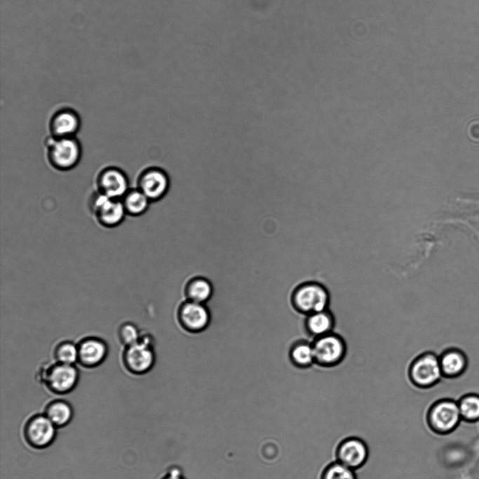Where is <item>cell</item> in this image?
Returning a JSON list of instances; mask_svg holds the SVG:
<instances>
[{
  "mask_svg": "<svg viewBox=\"0 0 479 479\" xmlns=\"http://www.w3.org/2000/svg\"><path fill=\"white\" fill-rule=\"evenodd\" d=\"M43 414L57 428H62L72 421L74 409L68 401L63 399H55L46 405Z\"/></svg>",
  "mask_w": 479,
  "mask_h": 479,
  "instance_id": "obj_18",
  "label": "cell"
},
{
  "mask_svg": "<svg viewBox=\"0 0 479 479\" xmlns=\"http://www.w3.org/2000/svg\"><path fill=\"white\" fill-rule=\"evenodd\" d=\"M292 304L299 312L309 314L329 309L330 294L318 282H307L297 287L292 294Z\"/></svg>",
  "mask_w": 479,
  "mask_h": 479,
  "instance_id": "obj_5",
  "label": "cell"
},
{
  "mask_svg": "<svg viewBox=\"0 0 479 479\" xmlns=\"http://www.w3.org/2000/svg\"><path fill=\"white\" fill-rule=\"evenodd\" d=\"M305 327L309 335L313 339L333 332L335 317L329 309L306 315Z\"/></svg>",
  "mask_w": 479,
  "mask_h": 479,
  "instance_id": "obj_17",
  "label": "cell"
},
{
  "mask_svg": "<svg viewBox=\"0 0 479 479\" xmlns=\"http://www.w3.org/2000/svg\"><path fill=\"white\" fill-rule=\"evenodd\" d=\"M290 357L295 365L308 368L315 364L312 342L302 341L295 343L290 350Z\"/></svg>",
  "mask_w": 479,
  "mask_h": 479,
  "instance_id": "obj_20",
  "label": "cell"
},
{
  "mask_svg": "<svg viewBox=\"0 0 479 479\" xmlns=\"http://www.w3.org/2000/svg\"><path fill=\"white\" fill-rule=\"evenodd\" d=\"M407 374L412 384L420 389L431 388L443 378L438 355L431 351L417 356L410 363Z\"/></svg>",
  "mask_w": 479,
  "mask_h": 479,
  "instance_id": "obj_4",
  "label": "cell"
},
{
  "mask_svg": "<svg viewBox=\"0 0 479 479\" xmlns=\"http://www.w3.org/2000/svg\"><path fill=\"white\" fill-rule=\"evenodd\" d=\"M37 378L52 393L64 395L76 388L79 371L74 365L55 362L42 365Z\"/></svg>",
  "mask_w": 479,
  "mask_h": 479,
  "instance_id": "obj_3",
  "label": "cell"
},
{
  "mask_svg": "<svg viewBox=\"0 0 479 479\" xmlns=\"http://www.w3.org/2000/svg\"><path fill=\"white\" fill-rule=\"evenodd\" d=\"M88 205L96 221L104 228L119 225L126 215L121 199L107 197L97 190L90 197Z\"/></svg>",
  "mask_w": 479,
  "mask_h": 479,
  "instance_id": "obj_7",
  "label": "cell"
},
{
  "mask_svg": "<svg viewBox=\"0 0 479 479\" xmlns=\"http://www.w3.org/2000/svg\"><path fill=\"white\" fill-rule=\"evenodd\" d=\"M57 428L43 413H37L26 421L23 427V437L31 447L43 450L53 444L56 438Z\"/></svg>",
  "mask_w": 479,
  "mask_h": 479,
  "instance_id": "obj_9",
  "label": "cell"
},
{
  "mask_svg": "<svg viewBox=\"0 0 479 479\" xmlns=\"http://www.w3.org/2000/svg\"><path fill=\"white\" fill-rule=\"evenodd\" d=\"M170 179L168 173L156 166L143 169L137 178V187L151 202L162 199L168 191Z\"/></svg>",
  "mask_w": 479,
  "mask_h": 479,
  "instance_id": "obj_10",
  "label": "cell"
},
{
  "mask_svg": "<svg viewBox=\"0 0 479 479\" xmlns=\"http://www.w3.org/2000/svg\"><path fill=\"white\" fill-rule=\"evenodd\" d=\"M458 402L462 420L468 422L479 421V395L467 393L461 396Z\"/></svg>",
  "mask_w": 479,
  "mask_h": 479,
  "instance_id": "obj_21",
  "label": "cell"
},
{
  "mask_svg": "<svg viewBox=\"0 0 479 479\" xmlns=\"http://www.w3.org/2000/svg\"><path fill=\"white\" fill-rule=\"evenodd\" d=\"M49 164L56 170L67 171L75 168L82 156V147L76 137L54 138L45 142Z\"/></svg>",
  "mask_w": 479,
  "mask_h": 479,
  "instance_id": "obj_1",
  "label": "cell"
},
{
  "mask_svg": "<svg viewBox=\"0 0 479 479\" xmlns=\"http://www.w3.org/2000/svg\"><path fill=\"white\" fill-rule=\"evenodd\" d=\"M160 479H185L183 476L182 471L180 468L177 466H173L169 468L167 472Z\"/></svg>",
  "mask_w": 479,
  "mask_h": 479,
  "instance_id": "obj_26",
  "label": "cell"
},
{
  "mask_svg": "<svg viewBox=\"0 0 479 479\" xmlns=\"http://www.w3.org/2000/svg\"><path fill=\"white\" fill-rule=\"evenodd\" d=\"M180 315L184 325L191 331L203 329L210 320L207 308L202 303L191 301L182 306Z\"/></svg>",
  "mask_w": 479,
  "mask_h": 479,
  "instance_id": "obj_16",
  "label": "cell"
},
{
  "mask_svg": "<svg viewBox=\"0 0 479 479\" xmlns=\"http://www.w3.org/2000/svg\"><path fill=\"white\" fill-rule=\"evenodd\" d=\"M462 419L458 402L451 398H440L428 408L426 421L429 430L437 435H444L454 431Z\"/></svg>",
  "mask_w": 479,
  "mask_h": 479,
  "instance_id": "obj_2",
  "label": "cell"
},
{
  "mask_svg": "<svg viewBox=\"0 0 479 479\" xmlns=\"http://www.w3.org/2000/svg\"><path fill=\"white\" fill-rule=\"evenodd\" d=\"M212 293L210 283L205 279H196L191 282L187 294L191 301L203 303L208 301Z\"/></svg>",
  "mask_w": 479,
  "mask_h": 479,
  "instance_id": "obj_23",
  "label": "cell"
},
{
  "mask_svg": "<svg viewBox=\"0 0 479 479\" xmlns=\"http://www.w3.org/2000/svg\"><path fill=\"white\" fill-rule=\"evenodd\" d=\"M55 362L74 365L78 361L77 344L65 340L56 344L53 350Z\"/></svg>",
  "mask_w": 479,
  "mask_h": 479,
  "instance_id": "obj_22",
  "label": "cell"
},
{
  "mask_svg": "<svg viewBox=\"0 0 479 479\" xmlns=\"http://www.w3.org/2000/svg\"><path fill=\"white\" fill-rule=\"evenodd\" d=\"M438 357L443 376L445 379H459L466 373L468 369V357L459 348H446L438 355Z\"/></svg>",
  "mask_w": 479,
  "mask_h": 479,
  "instance_id": "obj_15",
  "label": "cell"
},
{
  "mask_svg": "<svg viewBox=\"0 0 479 479\" xmlns=\"http://www.w3.org/2000/svg\"><path fill=\"white\" fill-rule=\"evenodd\" d=\"M335 457L337 461L356 471L366 464L369 457L368 446L358 437H347L338 443Z\"/></svg>",
  "mask_w": 479,
  "mask_h": 479,
  "instance_id": "obj_11",
  "label": "cell"
},
{
  "mask_svg": "<svg viewBox=\"0 0 479 479\" xmlns=\"http://www.w3.org/2000/svg\"><path fill=\"white\" fill-rule=\"evenodd\" d=\"M312 345L315 365L323 367L337 366L344 360L346 353L344 340L333 332L313 339Z\"/></svg>",
  "mask_w": 479,
  "mask_h": 479,
  "instance_id": "obj_8",
  "label": "cell"
},
{
  "mask_svg": "<svg viewBox=\"0 0 479 479\" xmlns=\"http://www.w3.org/2000/svg\"><path fill=\"white\" fill-rule=\"evenodd\" d=\"M77 344L78 362L86 368L100 365L108 355V346L104 340L97 336H87Z\"/></svg>",
  "mask_w": 479,
  "mask_h": 479,
  "instance_id": "obj_14",
  "label": "cell"
},
{
  "mask_svg": "<svg viewBox=\"0 0 479 479\" xmlns=\"http://www.w3.org/2000/svg\"><path fill=\"white\" fill-rule=\"evenodd\" d=\"M81 120L79 113L69 107L59 109L50 118L48 129L54 138L76 137L81 129Z\"/></svg>",
  "mask_w": 479,
  "mask_h": 479,
  "instance_id": "obj_13",
  "label": "cell"
},
{
  "mask_svg": "<svg viewBox=\"0 0 479 479\" xmlns=\"http://www.w3.org/2000/svg\"><path fill=\"white\" fill-rule=\"evenodd\" d=\"M97 191L107 197L121 199L130 188L126 173L120 168L107 166L97 173Z\"/></svg>",
  "mask_w": 479,
  "mask_h": 479,
  "instance_id": "obj_12",
  "label": "cell"
},
{
  "mask_svg": "<svg viewBox=\"0 0 479 479\" xmlns=\"http://www.w3.org/2000/svg\"><path fill=\"white\" fill-rule=\"evenodd\" d=\"M126 215L136 217L144 214L151 201L137 188H130L121 198Z\"/></svg>",
  "mask_w": 479,
  "mask_h": 479,
  "instance_id": "obj_19",
  "label": "cell"
},
{
  "mask_svg": "<svg viewBox=\"0 0 479 479\" xmlns=\"http://www.w3.org/2000/svg\"><path fill=\"white\" fill-rule=\"evenodd\" d=\"M117 334L119 340L126 347L137 342L141 333L135 324L126 322L119 327Z\"/></svg>",
  "mask_w": 479,
  "mask_h": 479,
  "instance_id": "obj_25",
  "label": "cell"
},
{
  "mask_svg": "<svg viewBox=\"0 0 479 479\" xmlns=\"http://www.w3.org/2000/svg\"><path fill=\"white\" fill-rule=\"evenodd\" d=\"M320 479H357V476L354 470L336 460L323 469Z\"/></svg>",
  "mask_w": 479,
  "mask_h": 479,
  "instance_id": "obj_24",
  "label": "cell"
},
{
  "mask_svg": "<svg viewBox=\"0 0 479 479\" xmlns=\"http://www.w3.org/2000/svg\"><path fill=\"white\" fill-rule=\"evenodd\" d=\"M122 362L130 373L141 375L148 372L155 362L151 338L141 334L137 342L126 346L122 353Z\"/></svg>",
  "mask_w": 479,
  "mask_h": 479,
  "instance_id": "obj_6",
  "label": "cell"
}]
</instances>
